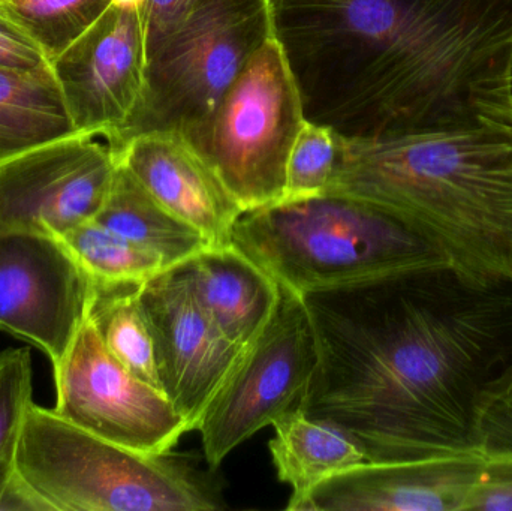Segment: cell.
<instances>
[{"label": "cell", "instance_id": "52a82bcc", "mask_svg": "<svg viewBox=\"0 0 512 511\" xmlns=\"http://www.w3.org/2000/svg\"><path fill=\"white\" fill-rule=\"evenodd\" d=\"M274 32L259 0H213L198 9L149 51L146 101L123 140L149 129L200 134L249 57Z\"/></svg>", "mask_w": 512, "mask_h": 511}, {"label": "cell", "instance_id": "ba28073f", "mask_svg": "<svg viewBox=\"0 0 512 511\" xmlns=\"http://www.w3.org/2000/svg\"><path fill=\"white\" fill-rule=\"evenodd\" d=\"M318 359V342L303 296L280 285L273 317L246 347L198 423L212 470L256 432L300 407Z\"/></svg>", "mask_w": 512, "mask_h": 511}, {"label": "cell", "instance_id": "ac0fdd59", "mask_svg": "<svg viewBox=\"0 0 512 511\" xmlns=\"http://www.w3.org/2000/svg\"><path fill=\"white\" fill-rule=\"evenodd\" d=\"M77 134L50 68H0V164Z\"/></svg>", "mask_w": 512, "mask_h": 511}, {"label": "cell", "instance_id": "4fadbf2b", "mask_svg": "<svg viewBox=\"0 0 512 511\" xmlns=\"http://www.w3.org/2000/svg\"><path fill=\"white\" fill-rule=\"evenodd\" d=\"M138 300L152 333L162 392L189 432L197 431L246 347L228 341L210 320L182 264L141 285Z\"/></svg>", "mask_w": 512, "mask_h": 511}, {"label": "cell", "instance_id": "ffe728a7", "mask_svg": "<svg viewBox=\"0 0 512 511\" xmlns=\"http://www.w3.org/2000/svg\"><path fill=\"white\" fill-rule=\"evenodd\" d=\"M140 287L93 281L87 320L128 371L162 392L152 333L138 300Z\"/></svg>", "mask_w": 512, "mask_h": 511}, {"label": "cell", "instance_id": "1f68e13d", "mask_svg": "<svg viewBox=\"0 0 512 511\" xmlns=\"http://www.w3.org/2000/svg\"><path fill=\"white\" fill-rule=\"evenodd\" d=\"M0 2H3V0H0Z\"/></svg>", "mask_w": 512, "mask_h": 511}, {"label": "cell", "instance_id": "8992f818", "mask_svg": "<svg viewBox=\"0 0 512 511\" xmlns=\"http://www.w3.org/2000/svg\"><path fill=\"white\" fill-rule=\"evenodd\" d=\"M304 120L300 86L274 32L191 140L243 213L252 212L285 197L286 165Z\"/></svg>", "mask_w": 512, "mask_h": 511}, {"label": "cell", "instance_id": "5b68a950", "mask_svg": "<svg viewBox=\"0 0 512 511\" xmlns=\"http://www.w3.org/2000/svg\"><path fill=\"white\" fill-rule=\"evenodd\" d=\"M15 471L53 511H212L218 494L186 462L102 440L30 404Z\"/></svg>", "mask_w": 512, "mask_h": 511}, {"label": "cell", "instance_id": "7c38bea8", "mask_svg": "<svg viewBox=\"0 0 512 511\" xmlns=\"http://www.w3.org/2000/svg\"><path fill=\"white\" fill-rule=\"evenodd\" d=\"M50 65L77 132L107 131L122 143L149 86L144 9L111 6Z\"/></svg>", "mask_w": 512, "mask_h": 511}, {"label": "cell", "instance_id": "484cf974", "mask_svg": "<svg viewBox=\"0 0 512 511\" xmlns=\"http://www.w3.org/2000/svg\"><path fill=\"white\" fill-rule=\"evenodd\" d=\"M468 510L512 511V456L486 455V467Z\"/></svg>", "mask_w": 512, "mask_h": 511}, {"label": "cell", "instance_id": "277c9868", "mask_svg": "<svg viewBox=\"0 0 512 511\" xmlns=\"http://www.w3.org/2000/svg\"><path fill=\"white\" fill-rule=\"evenodd\" d=\"M231 242L300 296L448 267L441 252L399 216L342 194L279 201L243 213Z\"/></svg>", "mask_w": 512, "mask_h": 511}, {"label": "cell", "instance_id": "d6986e66", "mask_svg": "<svg viewBox=\"0 0 512 511\" xmlns=\"http://www.w3.org/2000/svg\"><path fill=\"white\" fill-rule=\"evenodd\" d=\"M95 221L158 255L167 269L186 263L210 246L200 231L171 215L120 164Z\"/></svg>", "mask_w": 512, "mask_h": 511}, {"label": "cell", "instance_id": "6da1fadb", "mask_svg": "<svg viewBox=\"0 0 512 511\" xmlns=\"http://www.w3.org/2000/svg\"><path fill=\"white\" fill-rule=\"evenodd\" d=\"M318 366L300 402L367 462L483 452L480 420L512 363V282L451 267L303 294Z\"/></svg>", "mask_w": 512, "mask_h": 511}, {"label": "cell", "instance_id": "d4e9b609", "mask_svg": "<svg viewBox=\"0 0 512 511\" xmlns=\"http://www.w3.org/2000/svg\"><path fill=\"white\" fill-rule=\"evenodd\" d=\"M480 443L486 455L512 456V363L484 405Z\"/></svg>", "mask_w": 512, "mask_h": 511}, {"label": "cell", "instance_id": "8fae6325", "mask_svg": "<svg viewBox=\"0 0 512 511\" xmlns=\"http://www.w3.org/2000/svg\"><path fill=\"white\" fill-rule=\"evenodd\" d=\"M93 279L60 237L0 230V330L65 357L83 326Z\"/></svg>", "mask_w": 512, "mask_h": 511}, {"label": "cell", "instance_id": "5bb4252c", "mask_svg": "<svg viewBox=\"0 0 512 511\" xmlns=\"http://www.w3.org/2000/svg\"><path fill=\"white\" fill-rule=\"evenodd\" d=\"M484 467V452L366 462L316 486L294 511H465Z\"/></svg>", "mask_w": 512, "mask_h": 511}, {"label": "cell", "instance_id": "7a4b0ae2", "mask_svg": "<svg viewBox=\"0 0 512 511\" xmlns=\"http://www.w3.org/2000/svg\"><path fill=\"white\" fill-rule=\"evenodd\" d=\"M276 32L306 119L339 134L510 117L512 0H282Z\"/></svg>", "mask_w": 512, "mask_h": 511}, {"label": "cell", "instance_id": "9c48e42d", "mask_svg": "<svg viewBox=\"0 0 512 511\" xmlns=\"http://www.w3.org/2000/svg\"><path fill=\"white\" fill-rule=\"evenodd\" d=\"M56 411L89 434L144 455H167L189 432L164 392L132 374L84 320L54 365Z\"/></svg>", "mask_w": 512, "mask_h": 511}, {"label": "cell", "instance_id": "7402d4cb", "mask_svg": "<svg viewBox=\"0 0 512 511\" xmlns=\"http://www.w3.org/2000/svg\"><path fill=\"white\" fill-rule=\"evenodd\" d=\"M111 6V0H3L0 12L17 24L51 63Z\"/></svg>", "mask_w": 512, "mask_h": 511}, {"label": "cell", "instance_id": "f1b7e54d", "mask_svg": "<svg viewBox=\"0 0 512 511\" xmlns=\"http://www.w3.org/2000/svg\"><path fill=\"white\" fill-rule=\"evenodd\" d=\"M502 99H504L505 110L512 120V35L510 45H508L504 72H502Z\"/></svg>", "mask_w": 512, "mask_h": 511}, {"label": "cell", "instance_id": "2e32d148", "mask_svg": "<svg viewBox=\"0 0 512 511\" xmlns=\"http://www.w3.org/2000/svg\"><path fill=\"white\" fill-rule=\"evenodd\" d=\"M182 266L201 308L240 347L254 341L279 305V282L233 242L209 246Z\"/></svg>", "mask_w": 512, "mask_h": 511}, {"label": "cell", "instance_id": "cb8c5ba5", "mask_svg": "<svg viewBox=\"0 0 512 511\" xmlns=\"http://www.w3.org/2000/svg\"><path fill=\"white\" fill-rule=\"evenodd\" d=\"M32 359L18 348L0 354V480L15 471L18 441L32 404Z\"/></svg>", "mask_w": 512, "mask_h": 511}, {"label": "cell", "instance_id": "f546056e", "mask_svg": "<svg viewBox=\"0 0 512 511\" xmlns=\"http://www.w3.org/2000/svg\"><path fill=\"white\" fill-rule=\"evenodd\" d=\"M113 6L125 9H144L149 3V0H111Z\"/></svg>", "mask_w": 512, "mask_h": 511}, {"label": "cell", "instance_id": "603a6c76", "mask_svg": "<svg viewBox=\"0 0 512 511\" xmlns=\"http://www.w3.org/2000/svg\"><path fill=\"white\" fill-rule=\"evenodd\" d=\"M339 158V134L321 123L304 120L286 165L282 201L306 200L328 191Z\"/></svg>", "mask_w": 512, "mask_h": 511}, {"label": "cell", "instance_id": "9a60e30c", "mask_svg": "<svg viewBox=\"0 0 512 511\" xmlns=\"http://www.w3.org/2000/svg\"><path fill=\"white\" fill-rule=\"evenodd\" d=\"M117 156L164 209L200 231L210 246L231 243L243 210L188 134L179 129L135 132L120 143Z\"/></svg>", "mask_w": 512, "mask_h": 511}, {"label": "cell", "instance_id": "3957f363", "mask_svg": "<svg viewBox=\"0 0 512 511\" xmlns=\"http://www.w3.org/2000/svg\"><path fill=\"white\" fill-rule=\"evenodd\" d=\"M325 194L390 210L460 275L512 282L510 119L483 116L376 137L339 134Z\"/></svg>", "mask_w": 512, "mask_h": 511}, {"label": "cell", "instance_id": "30bf717a", "mask_svg": "<svg viewBox=\"0 0 512 511\" xmlns=\"http://www.w3.org/2000/svg\"><path fill=\"white\" fill-rule=\"evenodd\" d=\"M119 138L77 132L0 164V230L63 237L96 218L119 167Z\"/></svg>", "mask_w": 512, "mask_h": 511}, {"label": "cell", "instance_id": "e0dca14e", "mask_svg": "<svg viewBox=\"0 0 512 511\" xmlns=\"http://www.w3.org/2000/svg\"><path fill=\"white\" fill-rule=\"evenodd\" d=\"M271 458L280 482L291 486L286 509L307 497L325 480L366 464L363 450L342 429L310 419L300 408L273 423Z\"/></svg>", "mask_w": 512, "mask_h": 511}, {"label": "cell", "instance_id": "83f0119b", "mask_svg": "<svg viewBox=\"0 0 512 511\" xmlns=\"http://www.w3.org/2000/svg\"><path fill=\"white\" fill-rule=\"evenodd\" d=\"M212 2L213 0H149L144 8L149 51L165 36L182 26L198 9Z\"/></svg>", "mask_w": 512, "mask_h": 511}, {"label": "cell", "instance_id": "4dcf8cb0", "mask_svg": "<svg viewBox=\"0 0 512 511\" xmlns=\"http://www.w3.org/2000/svg\"><path fill=\"white\" fill-rule=\"evenodd\" d=\"M259 2L262 3V6H264L265 12H267L268 18H270L271 23L276 26V12L277 8H279L280 3H282V0H259Z\"/></svg>", "mask_w": 512, "mask_h": 511}, {"label": "cell", "instance_id": "4316f807", "mask_svg": "<svg viewBox=\"0 0 512 511\" xmlns=\"http://www.w3.org/2000/svg\"><path fill=\"white\" fill-rule=\"evenodd\" d=\"M50 66L41 48L0 12V68L39 71Z\"/></svg>", "mask_w": 512, "mask_h": 511}, {"label": "cell", "instance_id": "44dd1931", "mask_svg": "<svg viewBox=\"0 0 512 511\" xmlns=\"http://www.w3.org/2000/svg\"><path fill=\"white\" fill-rule=\"evenodd\" d=\"M87 275L104 284H146L167 270L164 261L104 225L92 221L60 237Z\"/></svg>", "mask_w": 512, "mask_h": 511}]
</instances>
